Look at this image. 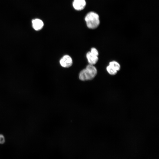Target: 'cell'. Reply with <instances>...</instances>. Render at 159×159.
Returning <instances> with one entry per match:
<instances>
[{
    "label": "cell",
    "mask_w": 159,
    "mask_h": 159,
    "mask_svg": "<svg viewBox=\"0 0 159 159\" xmlns=\"http://www.w3.org/2000/svg\"><path fill=\"white\" fill-rule=\"evenodd\" d=\"M97 73L96 67L93 65L89 64L81 71L79 78L80 80L83 81L91 80L95 77Z\"/></svg>",
    "instance_id": "1"
},
{
    "label": "cell",
    "mask_w": 159,
    "mask_h": 159,
    "mask_svg": "<svg viewBox=\"0 0 159 159\" xmlns=\"http://www.w3.org/2000/svg\"><path fill=\"white\" fill-rule=\"evenodd\" d=\"M85 20L88 28L90 29L97 28L100 23L98 15L94 12H90L87 14Z\"/></svg>",
    "instance_id": "2"
},
{
    "label": "cell",
    "mask_w": 159,
    "mask_h": 159,
    "mask_svg": "<svg viewBox=\"0 0 159 159\" xmlns=\"http://www.w3.org/2000/svg\"><path fill=\"white\" fill-rule=\"evenodd\" d=\"M60 63L63 67H69L72 64V59L70 56L66 55L64 56L60 59Z\"/></svg>",
    "instance_id": "3"
},
{
    "label": "cell",
    "mask_w": 159,
    "mask_h": 159,
    "mask_svg": "<svg viewBox=\"0 0 159 159\" xmlns=\"http://www.w3.org/2000/svg\"><path fill=\"white\" fill-rule=\"evenodd\" d=\"M86 4L85 0H74L73 6L76 10L80 11L84 9Z\"/></svg>",
    "instance_id": "4"
},
{
    "label": "cell",
    "mask_w": 159,
    "mask_h": 159,
    "mask_svg": "<svg viewBox=\"0 0 159 159\" xmlns=\"http://www.w3.org/2000/svg\"><path fill=\"white\" fill-rule=\"evenodd\" d=\"M86 57L90 64L93 65L97 62L98 60V56L88 52L86 54Z\"/></svg>",
    "instance_id": "5"
},
{
    "label": "cell",
    "mask_w": 159,
    "mask_h": 159,
    "mask_svg": "<svg viewBox=\"0 0 159 159\" xmlns=\"http://www.w3.org/2000/svg\"><path fill=\"white\" fill-rule=\"evenodd\" d=\"M32 25L33 28L36 30H39L41 29L44 26L42 21L39 19H36L32 21Z\"/></svg>",
    "instance_id": "6"
},
{
    "label": "cell",
    "mask_w": 159,
    "mask_h": 159,
    "mask_svg": "<svg viewBox=\"0 0 159 159\" xmlns=\"http://www.w3.org/2000/svg\"><path fill=\"white\" fill-rule=\"evenodd\" d=\"M106 69L108 73L111 75H115L117 72L115 69L109 64L107 67Z\"/></svg>",
    "instance_id": "7"
},
{
    "label": "cell",
    "mask_w": 159,
    "mask_h": 159,
    "mask_svg": "<svg viewBox=\"0 0 159 159\" xmlns=\"http://www.w3.org/2000/svg\"><path fill=\"white\" fill-rule=\"evenodd\" d=\"M109 65L111 66L117 71H119L120 69V65L119 63L116 61H112L109 62Z\"/></svg>",
    "instance_id": "8"
},
{
    "label": "cell",
    "mask_w": 159,
    "mask_h": 159,
    "mask_svg": "<svg viewBox=\"0 0 159 159\" xmlns=\"http://www.w3.org/2000/svg\"><path fill=\"white\" fill-rule=\"evenodd\" d=\"M90 52L92 54L98 56L99 53L97 50L95 48H92L91 49Z\"/></svg>",
    "instance_id": "9"
},
{
    "label": "cell",
    "mask_w": 159,
    "mask_h": 159,
    "mask_svg": "<svg viewBox=\"0 0 159 159\" xmlns=\"http://www.w3.org/2000/svg\"><path fill=\"white\" fill-rule=\"evenodd\" d=\"M5 141V138L4 136L0 135V143H3Z\"/></svg>",
    "instance_id": "10"
}]
</instances>
